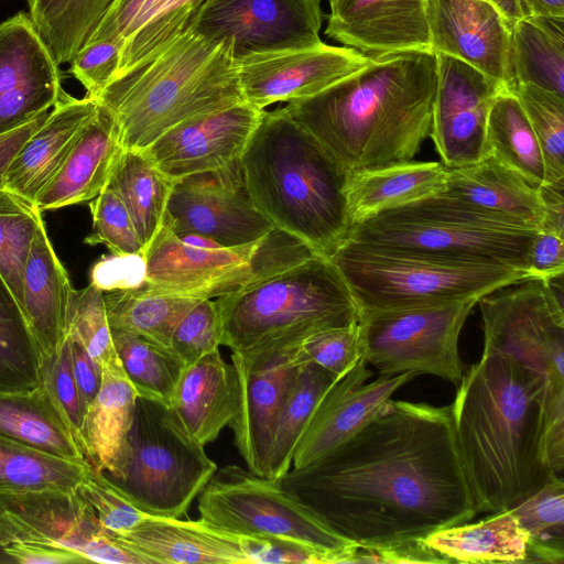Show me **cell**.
Returning a JSON list of instances; mask_svg holds the SVG:
<instances>
[{"instance_id":"55","label":"cell","mask_w":564,"mask_h":564,"mask_svg":"<svg viewBox=\"0 0 564 564\" xmlns=\"http://www.w3.org/2000/svg\"><path fill=\"white\" fill-rule=\"evenodd\" d=\"M144 254H112L100 259L91 270V283L102 292L133 290L147 282Z\"/></svg>"},{"instance_id":"46","label":"cell","mask_w":564,"mask_h":564,"mask_svg":"<svg viewBox=\"0 0 564 564\" xmlns=\"http://www.w3.org/2000/svg\"><path fill=\"white\" fill-rule=\"evenodd\" d=\"M44 223L35 203L0 189V273L22 308L23 274L33 239Z\"/></svg>"},{"instance_id":"48","label":"cell","mask_w":564,"mask_h":564,"mask_svg":"<svg viewBox=\"0 0 564 564\" xmlns=\"http://www.w3.org/2000/svg\"><path fill=\"white\" fill-rule=\"evenodd\" d=\"M65 336L79 341L100 365L116 352L104 292L91 282L73 291Z\"/></svg>"},{"instance_id":"44","label":"cell","mask_w":564,"mask_h":564,"mask_svg":"<svg viewBox=\"0 0 564 564\" xmlns=\"http://www.w3.org/2000/svg\"><path fill=\"white\" fill-rule=\"evenodd\" d=\"M122 368L139 398L171 406L185 365L170 350L138 335L111 330Z\"/></svg>"},{"instance_id":"32","label":"cell","mask_w":564,"mask_h":564,"mask_svg":"<svg viewBox=\"0 0 564 564\" xmlns=\"http://www.w3.org/2000/svg\"><path fill=\"white\" fill-rule=\"evenodd\" d=\"M200 1L115 0L86 44L105 40L122 44L117 77L164 37L185 26Z\"/></svg>"},{"instance_id":"64","label":"cell","mask_w":564,"mask_h":564,"mask_svg":"<svg viewBox=\"0 0 564 564\" xmlns=\"http://www.w3.org/2000/svg\"><path fill=\"white\" fill-rule=\"evenodd\" d=\"M332 1H334V0H328V2H332Z\"/></svg>"},{"instance_id":"2","label":"cell","mask_w":564,"mask_h":564,"mask_svg":"<svg viewBox=\"0 0 564 564\" xmlns=\"http://www.w3.org/2000/svg\"><path fill=\"white\" fill-rule=\"evenodd\" d=\"M451 404L458 452L480 512H503L554 476L544 449L547 388L502 352L482 351Z\"/></svg>"},{"instance_id":"17","label":"cell","mask_w":564,"mask_h":564,"mask_svg":"<svg viewBox=\"0 0 564 564\" xmlns=\"http://www.w3.org/2000/svg\"><path fill=\"white\" fill-rule=\"evenodd\" d=\"M371 61L352 48L324 42L236 59L242 97L259 109L314 96L361 70Z\"/></svg>"},{"instance_id":"28","label":"cell","mask_w":564,"mask_h":564,"mask_svg":"<svg viewBox=\"0 0 564 564\" xmlns=\"http://www.w3.org/2000/svg\"><path fill=\"white\" fill-rule=\"evenodd\" d=\"M101 369L100 389L85 415L84 453L95 468L111 478H121L131 456L129 437L138 395L117 351Z\"/></svg>"},{"instance_id":"29","label":"cell","mask_w":564,"mask_h":564,"mask_svg":"<svg viewBox=\"0 0 564 564\" xmlns=\"http://www.w3.org/2000/svg\"><path fill=\"white\" fill-rule=\"evenodd\" d=\"M238 403L236 367L216 349L184 368L170 408L187 434L205 446L229 426Z\"/></svg>"},{"instance_id":"45","label":"cell","mask_w":564,"mask_h":564,"mask_svg":"<svg viewBox=\"0 0 564 564\" xmlns=\"http://www.w3.org/2000/svg\"><path fill=\"white\" fill-rule=\"evenodd\" d=\"M528 536V561L564 563V479L554 476L511 509Z\"/></svg>"},{"instance_id":"34","label":"cell","mask_w":564,"mask_h":564,"mask_svg":"<svg viewBox=\"0 0 564 564\" xmlns=\"http://www.w3.org/2000/svg\"><path fill=\"white\" fill-rule=\"evenodd\" d=\"M0 433L51 456L88 462L42 384L29 391L0 393Z\"/></svg>"},{"instance_id":"7","label":"cell","mask_w":564,"mask_h":564,"mask_svg":"<svg viewBox=\"0 0 564 564\" xmlns=\"http://www.w3.org/2000/svg\"><path fill=\"white\" fill-rule=\"evenodd\" d=\"M538 232L500 223L437 193L354 224L346 240L382 251L528 272Z\"/></svg>"},{"instance_id":"60","label":"cell","mask_w":564,"mask_h":564,"mask_svg":"<svg viewBox=\"0 0 564 564\" xmlns=\"http://www.w3.org/2000/svg\"><path fill=\"white\" fill-rule=\"evenodd\" d=\"M48 112L50 111L40 115L32 121L14 130L0 134V189L4 187L7 171L15 155L31 134L45 120Z\"/></svg>"},{"instance_id":"12","label":"cell","mask_w":564,"mask_h":564,"mask_svg":"<svg viewBox=\"0 0 564 564\" xmlns=\"http://www.w3.org/2000/svg\"><path fill=\"white\" fill-rule=\"evenodd\" d=\"M553 279L527 278L491 291L477 302L482 351L507 354L541 375L547 388L546 400L564 395L563 289L556 291Z\"/></svg>"},{"instance_id":"57","label":"cell","mask_w":564,"mask_h":564,"mask_svg":"<svg viewBox=\"0 0 564 564\" xmlns=\"http://www.w3.org/2000/svg\"><path fill=\"white\" fill-rule=\"evenodd\" d=\"M564 271V234L549 229L539 230L534 239L529 276L551 280Z\"/></svg>"},{"instance_id":"37","label":"cell","mask_w":564,"mask_h":564,"mask_svg":"<svg viewBox=\"0 0 564 564\" xmlns=\"http://www.w3.org/2000/svg\"><path fill=\"white\" fill-rule=\"evenodd\" d=\"M510 65L516 84L564 96V18L532 15L510 29Z\"/></svg>"},{"instance_id":"47","label":"cell","mask_w":564,"mask_h":564,"mask_svg":"<svg viewBox=\"0 0 564 564\" xmlns=\"http://www.w3.org/2000/svg\"><path fill=\"white\" fill-rule=\"evenodd\" d=\"M539 141L545 184L564 180V96L530 84L512 88Z\"/></svg>"},{"instance_id":"18","label":"cell","mask_w":564,"mask_h":564,"mask_svg":"<svg viewBox=\"0 0 564 564\" xmlns=\"http://www.w3.org/2000/svg\"><path fill=\"white\" fill-rule=\"evenodd\" d=\"M435 55L437 84L430 137L445 166L476 163L488 154L486 126L491 102L507 87L457 58Z\"/></svg>"},{"instance_id":"10","label":"cell","mask_w":564,"mask_h":564,"mask_svg":"<svg viewBox=\"0 0 564 564\" xmlns=\"http://www.w3.org/2000/svg\"><path fill=\"white\" fill-rule=\"evenodd\" d=\"M129 441L124 476L108 478L145 513L184 517L218 468L205 446L187 434L171 408L139 397Z\"/></svg>"},{"instance_id":"42","label":"cell","mask_w":564,"mask_h":564,"mask_svg":"<svg viewBox=\"0 0 564 564\" xmlns=\"http://www.w3.org/2000/svg\"><path fill=\"white\" fill-rule=\"evenodd\" d=\"M90 467L36 451L0 433V495L77 489Z\"/></svg>"},{"instance_id":"6","label":"cell","mask_w":564,"mask_h":564,"mask_svg":"<svg viewBox=\"0 0 564 564\" xmlns=\"http://www.w3.org/2000/svg\"><path fill=\"white\" fill-rule=\"evenodd\" d=\"M214 301L221 345L243 359L296 348L318 332L356 324L360 317L346 281L321 256Z\"/></svg>"},{"instance_id":"20","label":"cell","mask_w":564,"mask_h":564,"mask_svg":"<svg viewBox=\"0 0 564 564\" xmlns=\"http://www.w3.org/2000/svg\"><path fill=\"white\" fill-rule=\"evenodd\" d=\"M264 109L241 101L184 121L143 152L172 181L214 171L240 159Z\"/></svg>"},{"instance_id":"39","label":"cell","mask_w":564,"mask_h":564,"mask_svg":"<svg viewBox=\"0 0 564 564\" xmlns=\"http://www.w3.org/2000/svg\"><path fill=\"white\" fill-rule=\"evenodd\" d=\"M104 300L111 330L138 335L170 350L176 326L200 301L151 293L140 288L104 292Z\"/></svg>"},{"instance_id":"30","label":"cell","mask_w":564,"mask_h":564,"mask_svg":"<svg viewBox=\"0 0 564 564\" xmlns=\"http://www.w3.org/2000/svg\"><path fill=\"white\" fill-rule=\"evenodd\" d=\"M122 150L113 117L98 104L65 162L37 197L39 209L53 210L94 199L107 186Z\"/></svg>"},{"instance_id":"33","label":"cell","mask_w":564,"mask_h":564,"mask_svg":"<svg viewBox=\"0 0 564 564\" xmlns=\"http://www.w3.org/2000/svg\"><path fill=\"white\" fill-rule=\"evenodd\" d=\"M447 169L440 162H405L350 173L347 203L351 226L386 209L442 192Z\"/></svg>"},{"instance_id":"22","label":"cell","mask_w":564,"mask_h":564,"mask_svg":"<svg viewBox=\"0 0 564 564\" xmlns=\"http://www.w3.org/2000/svg\"><path fill=\"white\" fill-rule=\"evenodd\" d=\"M431 50L457 58L507 88L514 87L510 30L487 0H425Z\"/></svg>"},{"instance_id":"11","label":"cell","mask_w":564,"mask_h":564,"mask_svg":"<svg viewBox=\"0 0 564 564\" xmlns=\"http://www.w3.org/2000/svg\"><path fill=\"white\" fill-rule=\"evenodd\" d=\"M478 300L360 311L362 357L379 375H431L457 386L465 373L459 335Z\"/></svg>"},{"instance_id":"14","label":"cell","mask_w":564,"mask_h":564,"mask_svg":"<svg viewBox=\"0 0 564 564\" xmlns=\"http://www.w3.org/2000/svg\"><path fill=\"white\" fill-rule=\"evenodd\" d=\"M258 240L236 247L197 248L183 242L163 224L145 252L147 282L140 289L199 300L249 289L272 276L257 249Z\"/></svg>"},{"instance_id":"58","label":"cell","mask_w":564,"mask_h":564,"mask_svg":"<svg viewBox=\"0 0 564 564\" xmlns=\"http://www.w3.org/2000/svg\"><path fill=\"white\" fill-rule=\"evenodd\" d=\"M69 345L72 371L80 397L88 408L95 400L101 384L102 369L77 340L65 336Z\"/></svg>"},{"instance_id":"26","label":"cell","mask_w":564,"mask_h":564,"mask_svg":"<svg viewBox=\"0 0 564 564\" xmlns=\"http://www.w3.org/2000/svg\"><path fill=\"white\" fill-rule=\"evenodd\" d=\"M115 538L150 564H251L248 536L221 530L202 518L150 516Z\"/></svg>"},{"instance_id":"35","label":"cell","mask_w":564,"mask_h":564,"mask_svg":"<svg viewBox=\"0 0 564 564\" xmlns=\"http://www.w3.org/2000/svg\"><path fill=\"white\" fill-rule=\"evenodd\" d=\"M423 542L448 563H523L528 536L511 510L435 531Z\"/></svg>"},{"instance_id":"52","label":"cell","mask_w":564,"mask_h":564,"mask_svg":"<svg viewBox=\"0 0 564 564\" xmlns=\"http://www.w3.org/2000/svg\"><path fill=\"white\" fill-rule=\"evenodd\" d=\"M221 345V326L213 299L200 300L181 319L172 339V352L186 366Z\"/></svg>"},{"instance_id":"63","label":"cell","mask_w":564,"mask_h":564,"mask_svg":"<svg viewBox=\"0 0 564 564\" xmlns=\"http://www.w3.org/2000/svg\"><path fill=\"white\" fill-rule=\"evenodd\" d=\"M533 15L564 18V0H527Z\"/></svg>"},{"instance_id":"21","label":"cell","mask_w":564,"mask_h":564,"mask_svg":"<svg viewBox=\"0 0 564 564\" xmlns=\"http://www.w3.org/2000/svg\"><path fill=\"white\" fill-rule=\"evenodd\" d=\"M303 361L300 346L257 359L231 354L239 379V403L229 426L240 456L257 475L268 477L279 413Z\"/></svg>"},{"instance_id":"51","label":"cell","mask_w":564,"mask_h":564,"mask_svg":"<svg viewBox=\"0 0 564 564\" xmlns=\"http://www.w3.org/2000/svg\"><path fill=\"white\" fill-rule=\"evenodd\" d=\"M77 490L91 506L101 527L113 536L131 531L150 517L135 507L105 473L91 464Z\"/></svg>"},{"instance_id":"49","label":"cell","mask_w":564,"mask_h":564,"mask_svg":"<svg viewBox=\"0 0 564 564\" xmlns=\"http://www.w3.org/2000/svg\"><path fill=\"white\" fill-rule=\"evenodd\" d=\"M91 232L84 239L89 246L104 245L112 254L143 253L130 214L118 194L106 186L89 202Z\"/></svg>"},{"instance_id":"53","label":"cell","mask_w":564,"mask_h":564,"mask_svg":"<svg viewBox=\"0 0 564 564\" xmlns=\"http://www.w3.org/2000/svg\"><path fill=\"white\" fill-rule=\"evenodd\" d=\"M300 352L305 360L343 378L362 358L358 323L310 336L300 346Z\"/></svg>"},{"instance_id":"27","label":"cell","mask_w":564,"mask_h":564,"mask_svg":"<svg viewBox=\"0 0 564 564\" xmlns=\"http://www.w3.org/2000/svg\"><path fill=\"white\" fill-rule=\"evenodd\" d=\"M98 109L96 100L62 90L45 120L22 145L6 178V189L33 203L58 172Z\"/></svg>"},{"instance_id":"3","label":"cell","mask_w":564,"mask_h":564,"mask_svg":"<svg viewBox=\"0 0 564 564\" xmlns=\"http://www.w3.org/2000/svg\"><path fill=\"white\" fill-rule=\"evenodd\" d=\"M432 51L390 55L284 109L350 173L412 161L432 130Z\"/></svg>"},{"instance_id":"4","label":"cell","mask_w":564,"mask_h":564,"mask_svg":"<svg viewBox=\"0 0 564 564\" xmlns=\"http://www.w3.org/2000/svg\"><path fill=\"white\" fill-rule=\"evenodd\" d=\"M257 209L329 258L347 239L350 172L284 109L263 110L241 156Z\"/></svg>"},{"instance_id":"1","label":"cell","mask_w":564,"mask_h":564,"mask_svg":"<svg viewBox=\"0 0 564 564\" xmlns=\"http://www.w3.org/2000/svg\"><path fill=\"white\" fill-rule=\"evenodd\" d=\"M280 479L356 546L421 541L480 513L451 405L390 399L355 435Z\"/></svg>"},{"instance_id":"36","label":"cell","mask_w":564,"mask_h":564,"mask_svg":"<svg viewBox=\"0 0 564 564\" xmlns=\"http://www.w3.org/2000/svg\"><path fill=\"white\" fill-rule=\"evenodd\" d=\"M174 183L143 151L123 149L113 165L107 186L127 207L144 256L163 226Z\"/></svg>"},{"instance_id":"25","label":"cell","mask_w":564,"mask_h":564,"mask_svg":"<svg viewBox=\"0 0 564 564\" xmlns=\"http://www.w3.org/2000/svg\"><path fill=\"white\" fill-rule=\"evenodd\" d=\"M446 169L447 180L441 195L500 223L542 229L545 209L540 186L529 183L491 154L476 163Z\"/></svg>"},{"instance_id":"59","label":"cell","mask_w":564,"mask_h":564,"mask_svg":"<svg viewBox=\"0 0 564 564\" xmlns=\"http://www.w3.org/2000/svg\"><path fill=\"white\" fill-rule=\"evenodd\" d=\"M4 553L23 564H74L87 563L69 550L36 543H10L1 547Z\"/></svg>"},{"instance_id":"61","label":"cell","mask_w":564,"mask_h":564,"mask_svg":"<svg viewBox=\"0 0 564 564\" xmlns=\"http://www.w3.org/2000/svg\"><path fill=\"white\" fill-rule=\"evenodd\" d=\"M563 189L564 180L540 186V193L545 209V219L542 229L564 234Z\"/></svg>"},{"instance_id":"5","label":"cell","mask_w":564,"mask_h":564,"mask_svg":"<svg viewBox=\"0 0 564 564\" xmlns=\"http://www.w3.org/2000/svg\"><path fill=\"white\" fill-rule=\"evenodd\" d=\"M191 21L96 99L113 117L123 149L143 151L184 121L245 101L231 41L206 39Z\"/></svg>"},{"instance_id":"56","label":"cell","mask_w":564,"mask_h":564,"mask_svg":"<svg viewBox=\"0 0 564 564\" xmlns=\"http://www.w3.org/2000/svg\"><path fill=\"white\" fill-rule=\"evenodd\" d=\"M347 563H448L430 549L423 540L390 546H355Z\"/></svg>"},{"instance_id":"9","label":"cell","mask_w":564,"mask_h":564,"mask_svg":"<svg viewBox=\"0 0 564 564\" xmlns=\"http://www.w3.org/2000/svg\"><path fill=\"white\" fill-rule=\"evenodd\" d=\"M200 518L238 535L281 542L347 563L356 546L332 531L280 478L237 465L217 468L198 495Z\"/></svg>"},{"instance_id":"50","label":"cell","mask_w":564,"mask_h":564,"mask_svg":"<svg viewBox=\"0 0 564 564\" xmlns=\"http://www.w3.org/2000/svg\"><path fill=\"white\" fill-rule=\"evenodd\" d=\"M41 384L48 392L84 453V421L87 406L73 376L66 337L54 354L41 359Z\"/></svg>"},{"instance_id":"23","label":"cell","mask_w":564,"mask_h":564,"mask_svg":"<svg viewBox=\"0 0 564 564\" xmlns=\"http://www.w3.org/2000/svg\"><path fill=\"white\" fill-rule=\"evenodd\" d=\"M367 366L362 357L324 394L297 443L293 468L316 460L355 435L383 410L399 388L416 377L413 372L379 375L367 382L372 376Z\"/></svg>"},{"instance_id":"13","label":"cell","mask_w":564,"mask_h":564,"mask_svg":"<svg viewBox=\"0 0 564 564\" xmlns=\"http://www.w3.org/2000/svg\"><path fill=\"white\" fill-rule=\"evenodd\" d=\"M15 542L66 549L87 563L149 564L101 527L77 489L0 495V547Z\"/></svg>"},{"instance_id":"19","label":"cell","mask_w":564,"mask_h":564,"mask_svg":"<svg viewBox=\"0 0 564 564\" xmlns=\"http://www.w3.org/2000/svg\"><path fill=\"white\" fill-rule=\"evenodd\" d=\"M63 90L62 73L29 14L0 23V134L50 111Z\"/></svg>"},{"instance_id":"62","label":"cell","mask_w":564,"mask_h":564,"mask_svg":"<svg viewBox=\"0 0 564 564\" xmlns=\"http://www.w3.org/2000/svg\"><path fill=\"white\" fill-rule=\"evenodd\" d=\"M500 13L509 30L520 20L533 13L527 0H487Z\"/></svg>"},{"instance_id":"43","label":"cell","mask_w":564,"mask_h":564,"mask_svg":"<svg viewBox=\"0 0 564 564\" xmlns=\"http://www.w3.org/2000/svg\"><path fill=\"white\" fill-rule=\"evenodd\" d=\"M40 386V349L18 300L0 273V393Z\"/></svg>"},{"instance_id":"16","label":"cell","mask_w":564,"mask_h":564,"mask_svg":"<svg viewBox=\"0 0 564 564\" xmlns=\"http://www.w3.org/2000/svg\"><path fill=\"white\" fill-rule=\"evenodd\" d=\"M163 224L176 236L202 235L224 247L256 241L273 229L250 197L240 159L176 181Z\"/></svg>"},{"instance_id":"38","label":"cell","mask_w":564,"mask_h":564,"mask_svg":"<svg viewBox=\"0 0 564 564\" xmlns=\"http://www.w3.org/2000/svg\"><path fill=\"white\" fill-rule=\"evenodd\" d=\"M488 154L529 183L545 184V165L535 133L511 88L501 89L489 108L486 126Z\"/></svg>"},{"instance_id":"31","label":"cell","mask_w":564,"mask_h":564,"mask_svg":"<svg viewBox=\"0 0 564 564\" xmlns=\"http://www.w3.org/2000/svg\"><path fill=\"white\" fill-rule=\"evenodd\" d=\"M73 291L69 276L55 253L43 223L30 249L22 290V311L41 359L54 354L65 337Z\"/></svg>"},{"instance_id":"15","label":"cell","mask_w":564,"mask_h":564,"mask_svg":"<svg viewBox=\"0 0 564 564\" xmlns=\"http://www.w3.org/2000/svg\"><path fill=\"white\" fill-rule=\"evenodd\" d=\"M321 0H202L193 30L215 42L230 40L235 58L318 45Z\"/></svg>"},{"instance_id":"24","label":"cell","mask_w":564,"mask_h":564,"mask_svg":"<svg viewBox=\"0 0 564 564\" xmlns=\"http://www.w3.org/2000/svg\"><path fill=\"white\" fill-rule=\"evenodd\" d=\"M325 34L370 59L431 50L425 0H334Z\"/></svg>"},{"instance_id":"41","label":"cell","mask_w":564,"mask_h":564,"mask_svg":"<svg viewBox=\"0 0 564 564\" xmlns=\"http://www.w3.org/2000/svg\"><path fill=\"white\" fill-rule=\"evenodd\" d=\"M115 0H28L30 21L55 63H70Z\"/></svg>"},{"instance_id":"40","label":"cell","mask_w":564,"mask_h":564,"mask_svg":"<svg viewBox=\"0 0 564 564\" xmlns=\"http://www.w3.org/2000/svg\"><path fill=\"white\" fill-rule=\"evenodd\" d=\"M340 378L312 362L303 361L276 421L268 464V477L282 478L293 460L297 443L317 404Z\"/></svg>"},{"instance_id":"8","label":"cell","mask_w":564,"mask_h":564,"mask_svg":"<svg viewBox=\"0 0 564 564\" xmlns=\"http://www.w3.org/2000/svg\"><path fill=\"white\" fill-rule=\"evenodd\" d=\"M359 310H403L481 296L530 278L506 265L449 262L382 251L345 240L328 258Z\"/></svg>"},{"instance_id":"54","label":"cell","mask_w":564,"mask_h":564,"mask_svg":"<svg viewBox=\"0 0 564 564\" xmlns=\"http://www.w3.org/2000/svg\"><path fill=\"white\" fill-rule=\"evenodd\" d=\"M122 44L105 40L88 43L70 62L69 73L83 85L86 96L96 100L113 79Z\"/></svg>"}]
</instances>
